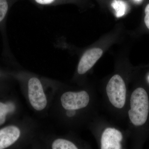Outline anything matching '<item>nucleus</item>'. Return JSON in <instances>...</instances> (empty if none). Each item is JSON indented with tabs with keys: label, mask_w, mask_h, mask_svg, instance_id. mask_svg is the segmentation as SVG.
<instances>
[{
	"label": "nucleus",
	"mask_w": 149,
	"mask_h": 149,
	"mask_svg": "<svg viewBox=\"0 0 149 149\" xmlns=\"http://www.w3.org/2000/svg\"><path fill=\"white\" fill-rule=\"evenodd\" d=\"M9 113L7 104L3 103L0 102V125H2L5 122L6 116Z\"/></svg>",
	"instance_id": "9b49d317"
},
{
	"label": "nucleus",
	"mask_w": 149,
	"mask_h": 149,
	"mask_svg": "<svg viewBox=\"0 0 149 149\" xmlns=\"http://www.w3.org/2000/svg\"><path fill=\"white\" fill-rule=\"evenodd\" d=\"M129 118L134 125L140 126L146 122L149 111L148 96L145 89L137 88L131 95Z\"/></svg>",
	"instance_id": "f257e3e1"
},
{
	"label": "nucleus",
	"mask_w": 149,
	"mask_h": 149,
	"mask_svg": "<svg viewBox=\"0 0 149 149\" xmlns=\"http://www.w3.org/2000/svg\"><path fill=\"white\" fill-rule=\"evenodd\" d=\"M20 130L17 127L10 125L0 130V149L8 148L19 138Z\"/></svg>",
	"instance_id": "0eeeda50"
},
{
	"label": "nucleus",
	"mask_w": 149,
	"mask_h": 149,
	"mask_svg": "<svg viewBox=\"0 0 149 149\" xmlns=\"http://www.w3.org/2000/svg\"><path fill=\"white\" fill-rule=\"evenodd\" d=\"M67 110L66 112V115L68 117H73L76 113L75 110Z\"/></svg>",
	"instance_id": "4468645a"
},
{
	"label": "nucleus",
	"mask_w": 149,
	"mask_h": 149,
	"mask_svg": "<svg viewBox=\"0 0 149 149\" xmlns=\"http://www.w3.org/2000/svg\"><path fill=\"white\" fill-rule=\"evenodd\" d=\"M9 9L8 3L7 0H0V24L5 19Z\"/></svg>",
	"instance_id": "9d476101"
},
{
	"label": "nucleus",
	"mask_w": 149,
	"mask_h": 149,
	"mask_svg": "<svg viewBox=\"0 0 149 149\" xmlns=\"http://www.w3.org/2000/svg\"><path fill=\"white\" fill-rule=\"evenodd\" d=\"M52 148L53 149H77V147L72 142L64 140L58 139L54 141Z\"/></svg>",
	"instance_id": "1a4fd4ad"
},
{
	"label": "nucleus",
	"mask_w": 149,
	"mask_h": 149,
	"mask_svg": "<svg viewBox=\"0 0 149 149\" xmlns=\"http://www.w3.org/2000/svg\"><path fill=\"white\" fill-rule=\"evenodd\" d=\"M102 54V50L99 48H92L86 51L82 56L78 64V73L84 74L91 69L101 57Z\"/></svg>",
	"instance_id": "39448f33"
},
{
	"label": "nucleus",
	"mask_w": 149,
	"mask_h": 149,
	"mask_svg": "<svg viewBox=\"0 0 149 149\" xmlns=\"http://www.w3.org/2000/svg\"><path fill=\"white\" fill-rule=\"evenodd\" d=\"M123 136L119 130L107 128L104 131L101 139L102 149H120Z\"/></svg>",
	"instance_id": "423d86ee"
},
{
	"label": "nucleus",
	"mask_w": 149,
	"mask_h": 149,
	"mask_svg": "<svg viewBox=\"0 0 149 149\" xmlns=\"http://www.w3.org/2000/svg\"><path fill=\"white\" fill-rule=\"evenodd\" d=\"M28 96L32 107L37 111H41L46 107L47 98L40 80L32 77L28 82Z\"/></svg>",
	"instance_id": "7ed1b4c3"
},
{
	"label": "nucleus",
	"mask_w": 149,
	"mask_h": 149,
	"mask_svg": "<svg viewBox=\"0 0 149 149\" xmlns=\"http://www.w3.org/2000/svg\"><path fill=\"white\" fill-rule=\"evenodd\" d=\"M144 22L147 28L149 29V3L146 6L145 9Z\"/></svg>",
	"instance_id": "f8f14e48"
},
{
	"label": "nucleus",
	"mask_w": 149,
	"mask_h": 149,
	"mask_svg": "<svg viewBox=\"0 0 149 149\" xmlns=\"http://www.w3.org/2000/svg\"><path fill=\"white\" fill-rule=\"evenodd\" d=\"M38 3L41 5L50 4L54 1L55 0H35Z\"/></svg>",
	"instance_id": "ddd939ff"
},
{
	"label": "nucleus",
	"mask_w": 149,
	"mask_h": 149,
	"mask_svg": "<svg viewBox=\"0 0 149 149\" xmlns=\"http://www.w3.org/2000/svg\"><path fill=\"white\" fill-rule=\"evenodd\" d=\"M135 1L137 2H141L142 0H134Z\"/></svg>",
	"instance_id": "2eb2a0df"
},
{
	"label": "nucleus",
	"mask_w": 149,
	"mask_h": 149,
	"mask_svg": "<svg viewBox=\"0 0 149 149\" xmlns=\"http://www.w3.org/2000/svg\"><path fill=\"white\" fill-rule=\"evenodd\" d=\"M61 100L65 109L75 110L87 106L90 101V97L88 93L85 91L78 93L68 92L63 94Z\"/></svg>",
	"instance_id": "20e7f679"
},
{
	"label": "nucleus",
	"mask_w": 149,
	"mask_h": 149,
	"mask_svg": "<svg viewBox=\"0 0 149 149\" xmlns=\"http://www.w3.org/2000/svg\"><path fill=\"white\" fill-rule=\"evenodd\" d=\"M106 91L109 101L117 108L124 107L126 100V89L122 77L115 74L111 77L107 85Z\"/></svg>",
	"instance_id": "f03ea898"
},
{
	"label": "nucleus",
	"mask_w": 149,
	"mask_h": 149,
	"mask_svg": "<svg viewBox=\"0 0 149 149\" xmlns=\"http://www.w3.org/2000/svg\"><path fill=\"white\" fill-rule=\"evenodd\" d=\"M111 6L114 10L116 15L117 17H121L125 15L127 8V5L123 0H113Z\"/></svg>",
	"instance_id": "6e6552de"
}]
</instances>
